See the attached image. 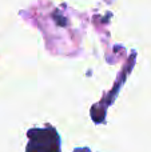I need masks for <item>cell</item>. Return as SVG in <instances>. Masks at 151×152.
<instances>
[{
  "label": "cell",
  "instance_id": "1",
  "mask_svg": "<svg viewBox=\"0 0 151 152\" xmlns=\"http://www.w3.org/2000/svg\"><path fill=\"white\" fill-rule=\"evenodd\" d=\"M28 136L27 152H59V137L55 129H32Z\"/></svg>",
  "mask_w": 151,
  "mask_h": 152
}]
</instances>
